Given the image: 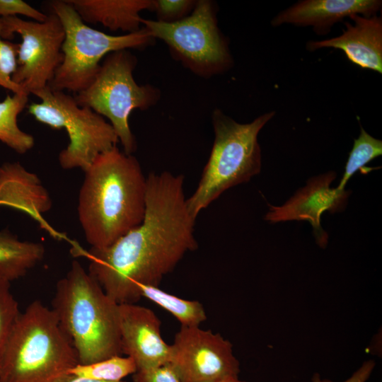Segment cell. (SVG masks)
<instances>
[{
  "label": "cell",
  "instance_id": "obj_1",
  "mask_svg": "<svg viewBox=\"0 0 382 382\" xmlns=\"http://www.w3.org/2000/svg\"><path fill=\"white\" fill-rule=\"evenodd\" d=\"M183 182L182 175L150 173L141 223L109 247L83 253L90 262L88 272L118 304L138 302L139 286H158L187 253L198 248Z\"/></svg>",
  "mask_w": 382,
  "mask_h": 382
},
{
  "label": "cell",
  "instance_id": "obj_2",
  "mask_svg": "<svg viewBox=\"0 0 382 382\" xmlns=\"http://www.w3.org/2000/svg\"><path fill=\"white\" fill-rule=\"evenodd\" d=\"M84 172L79 220L91 248H105L143 221L146 177L138 160L117 146L98 155Z\"/></svg>",
  "mask_w": 382,
  "mask_h": 382
},
{
  "label": "cell",
  "instance_id": "obj_3",
  "mask_svg": "<svg viewBox=\"0 0 382 382\" xmlns=\"http://www.w3.org/2000/svg\"><path fill=\"white\" fill-rule=\"evenodd\" d=\"M52 310L69 337L79 364L121 355L119 304L74 260L56 285Z\"/></svg>",
  "mask_w": 382,
  "mask_h": 382
},
{
  "label": "cell",
  "instance_id": "obj_4",
  "mask_svg": "<svg viewBox=\"0 0 382 382\" xmlns=\"http://www.w3.org/2000/svg\"><path fill=\"white\" fill-rule=\"evenodd\" d=\"M78 364L76 350L54 311L35 300L20 313L13 326L0 382H61Z\"/></svg>",
  "mask_w": 382,
  "mask_h": 382
},
{
  "label": "cell",
  "instance_id": "obj_5",
  "mask_svg": "<svg viewBox=\"0 0 382 382\" xmlns=\"http://www.w3.org/2000/svg\"><path fill=\"white\" fill-rule=\"evenodd\" d=\"M263 114L250 123L241 124L221 110L213 111L214 140L198 185L187 198L188 209L197 219L224 192L248 182L261 170V151L257 135L274 115Z\"/></svg>",
  "mask_w": 382,
  "mask_h": 382
},
{
  "label": "cell",
  "instance_id": "obj_6",
  "mask_svg": "<svg viewBox=\"0 0 382 382\" xmlns=\"http://www.w3.org/2000/svg\"><path fill=\"white\" fill-rule=\"evenodd\" d=\"M64 27L65 37L62 47L63 60L48 85L53 91L66 90L78 93L93 81L100 61L108 54L128 49H141L154 38L144 27L122 35H110L87 25L66 0L50 3Z\"/></svg>",
  "mask_w": 382,
  "mask_h": 382
},
{
  "label": "cell",
  "instance_id": "obj_7",
  "mask_svg": "<svg viewBox=\"0 0 382 382\" xmlns=\"http://www.w3.org/2000/svg\"><path fill=\"white\" fill-rule=\"evenodd\" d=\"M137 62L128 50L108 54L93 81L74 96L79 106L89 108L109 120L127 154H132L137 149L129 124L131 112L135 109L146 110L160 98L157 88L139 85L134 80Z\"/></svg>",
  "mask_w": 382,
  "mask_h": 382
},
{
  "label": "cell",
  "instance_id": "obj_8",
  "mask_svg": "<svg viewBox=\"0 0 382 382\" xmlns=\"http://www.w3.org/2000/svg\"><path fill=\"white\" fill-rule=\"evenodd\" d=\"M32 94L41 102L30 104L28 113L52 129L67 132L69 143L58 156L63 169L86 171L98 155L119 142L110 122L91 108L79 106L74 97L48 86Z\"/></svg>",
  "mask_w": 382,
  "mask_h": 382
},
{
  "label": "cell",
  "instance_id": "obj_9",
  "mask_svg": "<svg viewBox=\"0 0 382 382\" xmlns=\"http://www.w3.org/2000/svg\"><path fill=\"white\" fill-rule=\"evenodd\" d=\"M141 24L154 38L168 45L175 59L199 76L209 78L232 64L210 1H197L191 14L179 21L166 23L143 18Z\"/></svg>",
  "mask_w": 382,
  "mask_h": 382
},
{
  "label": "cell",
  "instance_id": "obj_10",
  "mask_svg": "<svg viewBox=\"0 0 382 382\" xmlns=\"http://www.w3.org/2000/svg\"><path fill=\"white\" fill-rule=\"evenodd\" d=\"M0 19L3 39L8 40L18 34L22 40L13 81L28 95L47 87L63 60L65 33L58 16L51 12L43 22L25 21L18 16Z\"/></svg>",
  "mask_w": 382,
  "mask_h": 382
},
{
  "label": "cell",
  "instance_id": "obj_11",
  "mask_svg": "<svg viewBox=\"0 0 382 382\" xmlns=\"http://www.w3.org/2000/svg\"><path fill=\"white\" fill-rule=\"evenodd\" d=\"M170 351L169 364L182 382H216L240 373L232 344L199 326H181Z\"/></svg>",
  "mask_w": 382,
  "mask_h": 382
},
{
  "label": "cell",
  "instance_id": "obj_12",
  "mask_svg": "<svg viewBox=\"0 0 382 382\" xmlns=\"http://www.w3.org/2000/svg\"><path fill=\"white\" fill-rule=\"evenodd\" d=\"M336 173L330 171L310 178L282 206L269 205L265 219L275 224L286 221H307L313 227L318 244L325 247L328 236L321 226L320 219L325 212L335 213L345 209L351 192L331 188Z\"/></svg>",
  "mask_w": 382,
  "mask_h": 382
},
{
  "label": "cell",
  "instance_id": "obj_13",
  "mask_svg": "<svg viewBox=\"0 0 382 382\" xmlns=\"http://www.w3.org/2000/svg\"><path fill=\"white\" fill-rule=\"evenodd\" d=\"M122 354L131 357L137 370L169 363L170 351L161 335V320L154 312L136 303L119 304Z\"/></svg>",
  "mask_w": 382,
  "mask_h": 382
},
{
  "label": "cell",
  "instance_id": "obj_14",
  "mask_svg": "<svg viewBox=\"0 0 382 382\" xmlns=\"http://www.w3.org/2000/svg\"><path fill=\"white\" fill-rule=\"evenodd\" d=\"M354 24L346 23L340 36L307 43L311 51L335 48L344 52L347 59L361 68L382 73V19L376 15H353Z\"/></svg>",
  "mask_w": 382,
  "mask_h": 382
},
{
  "label": "cell",
  "instance_id": "obj_15",
  "mask_svg": "<svg viewBox=\"0 0 382 382\" xmlns=\"http://www.w3.org/2000/svg\"><path fill=\"white\" fill-rule=\"evenodd\" d=\"M381 7L379 0H304L286 8L272 21L273 26L290 23L312 26L317 33L325 34L345 17L375 15Z\"/></svg>",
  "mask_w": 382,
  "mask_h": 382
},
{
  "label": "cell",
  "instance_id": "obj_16",
  "mask_svg": "<svg viewBox=\"0 0 382 382\" xmlns=\"http://www.w3.org/2000/svg\"><path fill=\"white\" fill-rule=\"evenodd\" d=\"M51 200L38 178L18 163H5L0 166V206L22 211L37 221L54 237L64 238L42 219V212L49 210Z\"/></svg>",
  "mask_w": 382,
  "mask_h": 382
},
{
  "label": "cell",
  "instance_id": "obj_17",
  "mask_svg": "<svg viewBox=\"0 0 382 382\" xmlns=\"http://www.w3.org/2000/svg\"><path fill=\"white\" fill-rule=\"evenodd\" d=\"M86 23H100L110 30L128 33L141 29L139 13L153 10L151 0H66Z\"/></svg>",
  "mask_w": 382,
  "mask_h": 382
},
{
  "label": "cell",
  "instance_id": "obj_18",
  "mask_svg": "<svg viewBox=\"0 0 382 382\" xmlns=\"http://www.w3.org/2000/svg\"><path fill=\"white\" fill-rule=\"evenodd\" d=\"M45 255L43 244L21 241L8 230L0 231V278L11 282L24 277Z\"/></svg>",
  "mask_w": 382,
  "mask_h": 382
},
{
  "label": "cell",
  "instance_id": "obj_19",
  "mask_svg": "<svg viewBox=\"0 0 382 382\" xmlns=\"http://www.w3.org/2000/svg\"><path fill=\"white\" fill-rule=\"evenodd\" d=\"M28 96L25 93L12 96L8 94L0 102V141L21 154L30 151L35 144L34 137L21 130L17 121L28 104Z\"/></svg>",
  "mask_w": 382,
  "mask_h": 382
},
{
  "label": "cell",
  "instance_id": "obj_20",
  "mask_svg": "<svg viewBox=\"0 0 382 382\" xmlns=\"http://www.w3.org/2000/svg\"><path fill=\"white\" fill-rule=\"evenodd\" d=\"M141 297H145L170 313L181 326H199L207 320L205 310L197 301L186 300L163 290L158 286L141 285Z\"/></svg>",
  "mask_w": 382,
  "mask_h": 382
},
{
  "label": "cell",
  "instance_id": "obj_21",
  "mask_svg": "<svg viewBox=\"0 0 382 382\" xmlns=\"http://www.w3.org/2000/svg\"><path fill=\"white\" fill-rule=\"evenodd\" d=\"M137 371L136 364L131 357L117 355L94 363L78 364L69 374L103 381H120Z\"/></svg>",
  "mask_w": 382,
  "mask_h": 382
},
{
  "label": "cell",
  "instance_id": "obj_22",
  "mask_svg": "<svg viewBox=\"0 0 382 382\" xmlns=\"http://www.w3.org/2000/svg\"><path fill=\"white\" fill-rule=\"evenodd\" d=\"M382 154V141L371 137L364 128L361 127L359 137L354 141L353 147L349 153L344 174L336 188L345 190L348 180L359 170L368 172L373 168H365V165Z\"/></svg>",
  "mask_w": 382,
  "mask_h": 382
},
{
  "label": "cell",
  "instance_id": "obj_23",
  "mask_svg": "<svg viewBox=\"0 0 382 382\" xmlns=\"http://www.w3.org/2000/svg\"><path fill=\"white\" fill-rule=\"evenodd\" d=\"M11 282L0 278V368L11 333L20 314Z\"/></svg>",
  "mask_w": 382,
  "mask_h": 382
},
{
  "label": "cell",
  "instance_id": "obj_24",
  "mask_svg": "<svg viewBox=\"0 0 382 382\" xmlns=\"http://www.w3.org/2000/svg\"><path fill=\"white\" fill-rule=\"evenodd\" d=\"M0 19V86L15 93H27L14 83L12 76L17 68V56L19 43H14L1 37ZM28 94V93H27Z\"/></svg>",
  "mask_w": 382,
  "mask_h": 382
},
{
  "label": "cell",
  "instance_id": "obj_25",
  "mask_svg": "<svg viewBox=\"0 0 382 382\" xmlns=\"http://www.w3.org/2000/svg\"><path fill=\"white\" fill-rule=\"evenodd\" d=\"M196 1L190 0H156L153 1L158 21L172 23L179 21L192 11Z\"/></svg>",
  "mask_w": 382,
  "mask_h": 382
},
{
  "label": "cell",
  "instance_id": "obj_26",
  "mask_svg": "<svg viewBox=\"0 0 382 382\" xmlns=\"http://www.w3.org/2000/svg\"><path fill=\"white\" fill-rule=\"evenodd\" d=\"M22 15L36 22H43L47 15L22 0H0V18Z\"/></svg>",
  "mask_w": 382,
  "mask_h": 382
},
{
  "label": "cell",
  "instance_id": "obj_27",
  "mask_svg": "<svg viewBox=\"0 0 382 382\" xmlns=\"http://www.w3.org/2000/svg\"><path fill=\"white\" fill-rule=\"evenodd\" d=\"M132 375L133 382H182L169 363L149 369L137 370Z\"/></svg>",
  "mask_w": 382,
  "mask_h": 382
},
{
  "label": "cell",
  "instance_id": "obj_28",
  "mask_svg": "<svg viewBox=\"0 0 382 382\" xmlns=\"http://www.w3.org/2000/svg\"><path fill=\"white\" fill-rule=\"evenodd\" d=\"M374 360L365 361L354 374L343 382H366L375 368ZM312 382H332L328 379H322L319 374L316 373L312 377Z\"/></svg>",
  "mask_w": 382,
  "mask_h": 382
},
{
  "label": "cell",
  "instance_id": "obj_29",
  "mask_svg": "<svg viewBox=\"0 0 382 382\" xmlns=\"http://www.w3.org/2000/svg\"><path fill=\"white\" fill-rule=\"evenodd\" d=\"M61 382H124L122 381H99L96 379H91L88 378H84V377H79V376H70L66 379L63 380Z\"/></svg>",
  "mask_w": 382,
  "mask_h": 382
},
{
  "label": "cell",
  "instance_id": "obj_30",
  "mask_svg": "<svg viewBox=\"0 0 382 382\" xmlns=\"http://www.w3.org/2000/svg\"><path fill=\"white\" fill-rule=\"evenodd\" d=\"M216 382H246V381L240 380L238 378V376H230V377H227L221 380H219Z\"/></svg>",
  "mask_w": 382,
  "mask_h": 382
}]
</instances>
